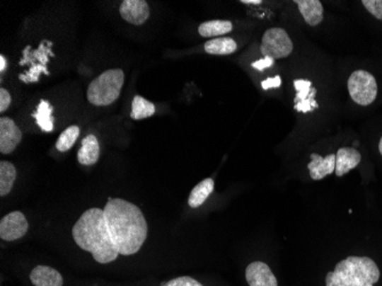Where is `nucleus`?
I'll use <instances>...</instances> for the list:
<instances>
[{"mask_svg":"<svg viewBox=\"0 0 382 286\" xmlns=\"http://www.w3.org/2000/svg\"><path fill=\"white\" fill-rule=\"evenodd\" d=\"M231 30H233V23L230 21H224V20L204 22L198 28L200 36L205 37V38L222 36V35L229 33Z\"/></svg>","mask_w":382,"mask_h":286,"instance_id":"obj_17","label":"nucleus"},{"mask_svg":"<svg viewBox=\"0 0 382 286\" xmlns=\"http://www.w3.org/2000/svg\"><path fill=\"white\" fill-rule=\"evenodd\" d=\"M311 161L308 164V168H309L311 179L315 181L324 179L325 176L335 172V159H337L335 154H331L326 157H322L317 154H311Z\"/></svg>","mask_w":382,"mask_h":286,"instance_id":"obj_11","label":"nucleus"},{"mask_svg":"<svg viewBox=\"0 0 382 286\" xmlns=\"http://www.w3.org/2000/svg\"><path fill=\"white\" fill-rule=\"evenodd\" d=\"M365 8L378 20H382V0H363Z\"/></svg>","mask_w":382,"mask_h":286,"instance_id":"obj_24","label":"nucleus"},{"mask_svg":"<svg viewBox=\"0 0 382 286\" xmlns=\"http://www.w3.org/2000/svg\"><path fill=\"white\" fill-rule=\"evenodd\" d=\"M22 140V132L8 117L0 118V152L8 155L16 149Z\"/></svg>","mask_w":382,"mask_h":286,"instance_id":"obj_8","label":"nucleus"},{"mask_svg":"<svg viewBox=\"0 0 382 286\" xmlns=\"http://www.w3.org/2000/svg\"><path fill=\"white\" fill-rule=\"evenodd\" d=\"M16 168L9 161H0V196H6L12 190L16 180Z\"/></svg>","mask_w":382,"mask_h":286,"instance_id":"obj_18","label":"nucleus"},{"mask_svg":"<svg viewBox=\"0 0 382 286\" xmlns=\"http://www.w3.org/2000/svg\"><path fill=\"white\" fill-rule=\"evenodd\" d=\"M294 88L296 91V96L294 98V103L303 102L308 98H313L316 94V88L311 87V81H305V79H296L294 81Z\"/></svg>","mask_w":382,"mask_h":286,"instance_id":"obj_23","label":"nucleus"},{"mask_svg":"<svg viewBox=\"0 0 382 286\" xmlns=\"http://www.w3.org/2000/svg\"><path fill=\"white\" fill-rule=\"evenodd\" d=\"M204 48L213 55H229L236 52L237 42L233 38H215L205 42Z\"/></svg>","mask_w":382,"mask_h":286,"instance_id":"obj_19","label":"nucleus"},{"mask_svg":"<svg viewBox=\"0 0 382 286\" xmlns=\"http://www.w3.org/2000/svg\"><path fill=\"white\" fill-rule=\"evenodd\" d=\"M272 64H274V60H272V59L265 57V59H261V60L255 61V62L252 63V67L257 69V70H259V72H262L265 69L270 68Z\"/></svg>","mask_w":382,"mask_h":286,"instance_id":"obj_28","label":"nucleus"},{"mask_svg":"<svg viewBox=\"0 0 382 286\" xmlns=\"http://www.w3.org/2000/svg\"><path fill=\"white\" fill-rule=\"evenodd\" d=\"M214 190V181L212 179L203 180L199 182L189 196L188 204L192 209H197L200 205H203L205 203V200L209 198V195L212 194V191Z\"/></svg>","mask_w":382,"mask_h":286,"instance_id":"obj_16","label":"nucleus"},{"mask_svg":"<svg viewBox=\"0 0 382 286\" xmlns=\"http://www.w3.org/2000/svg\"><path fill=\"white\" fill-rule=\"evenodd\" d=\"M293 52V42L282 28H272L263 33L261 53L272 60L285 59Z\"/></svg>","mask_w":382,"mask_h":286,"instance_id":"obj_6","label":"nucleus"},{"mask_svg":"<svg viewBox=\"0 0 382 286\" xmlns=\"http://www.w3.org/2000/svg\"><path fill=\"white\" fill-rule=\"evenodd\" d=\"M361 161V152L356 148H340L335 159V174L339 178L359 166Z\"/></svg>","mask_w":382,"mask_h":286,"instance_id":"obj_12","label":"nucleus"},{"mask_svg":"<svg viewBox=\"0 0 382 286\" xmlns=\"http://www.w3.org/2000/svg\"><path fill=\"white\" fill-rule=\"evenodd\" d=\"M299 11L305 18L306 23L311 27H316L323 21L324 9L320 0H294Z\"/></svg>","mask_w":382,"mask_h":286,"instance_id":"obj_15","label":"nucleus"},{"mask_svg":"<svg viewBox=\"0 0 382 286\" xmlns=\"http://www.w3.org/2000/svg\"><path fill=\"white\" fill-rule=\"evenodd\" d=\"M7 62L6 59H5V57L4 55H1L0 57V72H5V69H6Z\"/></svg>","mask_w":382,"mask_h":286,"instance_id":"obj_29","label":"nucleus"},{"mask_svg":"<svg viewBox=\"0 0 382 286\" xmlns=\"http://www.w3.org/2000/svg\"><path fill=\"white\" fill-rule=\"evenodd\" d=\"M52 113H53V109L50 103L42 100L39 103L36 113L33 115L36 118L39 127L42 128L44 132H52L54 130V120Z\"/></svg>","mask_w":382,"mask_h":286,"instance_id":"obj_21","label":"nucleus"},{"mask_svg":"<svg viewBox=\"0 0 382 286\" xmlns=\"http://www.w3.org/2000/svg\"><path fill=\"white\" fill-rule=\"evenodd\" d=\"M72 237L79 248L92 253L99 263H112L120 256L108 229L103 210L93 207L85 211L72 228Z\"/></svg>","mask_w":382,"mask_h":286,"instance_id":"obj_2","label":"nucleus"},{"mask_svg":"<svg viewBox=\"0 0 382 286\" xmlns=\"http://www.w3.org/2000/svg\"><path fill=\"white\" fill-rule=\"evenodd\" d=\"M156 113L155 105L140 96H135L132 103V120H140L154 116Z\"/></svg>","mask_w":382,"mask_h":286,"instance_id":"obj_20","label":"nucleus"},{"mask_svg":"<svg viewBox=\"0 0 382 286\" xmlns=\"http://www.w3.org/2000/svg\"><path fill=\"white\" fill-rule=\"evenodd\" d=\"M28 229L29 224L23 213L12 212L0 221V239L7 241H18L25 236Z\"/></svg>","mask_w":382,"mask_h":286,"instance_id":"obj_7","label":"nucleus"},{"mask_svg":"<svg viewBox=\"0 0 382 286\" xmlns=\"http://www.w3.org/2000/svg\"><path fill=\"white\" fill-rule=\"evenodd\" d=\"M100 157L99 140L96 135H90L81 141V149L78 150L77 159L81 165L92 166L96 164Z\"/></svg>","mask_w":382,"mask_h":286,"instance_id":"obj_14","label":"nucleus"},{"mask_svg":"<svg viewBox=\"0 0 382 286\" xmlns=\"http://www.w3.org/2000/svg\"><path fill=\"white\" fill-rule=\"evenodd\" d=\"M31 283L35 286H62V275L57 269L47 265H37L30 274Z\"/></svg>","mask_w":382,"mask_h":286,"instance_id":"obj_13","label":"nucleus"},{"mask_svg":"<svg viewBox=\"0 0 382 286\" xmlns=\"http://www.w3.org/2000/svg\"><path fill=\"white\" fill-rule=\"evenodd\" d=\"M120 13L126 22L141 25L149 18L150 9L144 0H125L120 5Z\"/></svg>","mask_w":382,"mask_h":286,"instance_id":"obj_10","label":"nucleus"},{"mask_svg":"<svg viewBox=\"0 0 382 286\" xmlns=\"http://www.w3.org/2000/svg\"><path fill=\"white\" fill-rule=\"evenodd\" d=\"M348 91L352 101L357 105H372L378 96L376 78L365 70H356L348 79Z\"/></svg>","mask_w":382,"mask_h":286,"instance_id":"obj_5","label":"nucleus"},{"mask_svg":"<svg viewBox=\"0 0 382 286\" xmlns=\"http://www.w3.org/2000/svg\"><path fill=\"white\" fill-rule=\"evenodd\" d=\"M161 286H203L194 278L183 276V278H174L168 283L161 284Z\"/></svg>","mask_w":382,"mask_h":286,"instance_id":"obj_25","label":"nucleus"},{"mask_svg":"<svg viewBox=\"0 0 382 286\" xmlns=\"http://www.w3.org/2000/svg\"><path fill=\"white\" fill-rule=\"evenodd\" d=\"M379 150H380V154H381L382 155V137H381V140H380V142H379Z\"/></svg>","mask_w":382,"mask_h":286,"instance_id":"obj_31","label":"nucleus"},{"mask_svg":"<svg viewBox=\"0 0 382 286\" xmlns=\"http://www.w3.org/2000/svg\"><path fill=\"white\" fill-rule=\"evenodd\" d=\"M103 213L120 254L138 253L148 236V224L138 206L120 198H109Z\"/></svg>","mask_w":382,"mask_h":286,"instance_id":"obj_1","label":"nucleus"},{"mask_svg":"<svg viewBox=\"0 0 382 286\" xmlns=\"http://www.w3.org/2000/svg\"><path fill=\"white\" fill-rule=\"evenodd\" d=\"M245 278L250 286H278L272 269L262 261L250 263L245 271Z\"/></svg>","mask_w":382,"mask_h":286,"instance_id":"obj_9","label":"nucleus"},{"mask_svg":"<svg viewBox=\"0 0 382 286\" xmlns=\"http://www.w3.org/2000/svg\"><path fill=\"white\" fill-rule=\"evenodd\" d=\"M243 4H251V5H259L262 3L261 0H242Z\"/></svg>","mask_w":382,"mask_h":286,"instance_id":"obj_30","label":"nucleus"},{"mask_svg":"<svg viewBox=\"0 0 382 286\" xmlns=\"http://www.w3.org/2000/svg\"><path fill=\"white\" fill-rule=\"evenodd\" d=\"M262 88L265 91L269 90V88H278L282 85V79L279 76H276L274 78H268L266 81H262Z\"/></svg>","mask_w":382,"mask_h":286,"instance_id":"obj_27","label":"nucleus"},{"mask_svg":"<svg viewBox=\"0 0 382 286\" xmlns=\"http://www.w3.org/2000/svg\"><path fill=\"white\" fill-rule=\"evenodd\" d=\"M380 270L367 256H348L326 275V286H374L379 280Z\"/></svg>","mask_w":382,"mask_h":286,"instance_id":"obj_3","label":"nucleus"},{"mask_svg":"<svg viewBox=\"0 0 382 286\" xmlns=\"http://www.w3.org/2000/svg\"><path fill=\"white\" fill-rule=\"evenodd\" d=\"M125 81L122 69H110L102 72L87 88V100L98 107L112 105L120 98Z\"/></svg>","mask_w":382,"mask_h":286,"instance_id":"obj_4","label":"nucleus"},{"mask_svg":"<svg viewBox=\"0 0 382 286\" xmlns=\"http://www.w3.org/2000/svg\"><path fill=\"white\" fill-rule=\"evenodd\" d=\"M81 135V128L77 125H72L61 133L57 141V149L61 152H66L71 149L78 137Z\"/></svg>","mask_w":382,"mask_h":286,"instance_id":"obj_22","label":"nucleus"},{"mask_svg":"<svg viewBox=\"0 0 382 286\" xmlns=\"http://www.w3.org/2000/svg\"><path fill=\"white\" fill-rule=\"evenodd\" d=\"M11 102H12V98L8 91L1 87L0 88V113H5L8 109Z\"/></svg>","mask_w":382,"mask_h":286,"instance_id":"obj_26","label":"nucleus"}]
</instances>
